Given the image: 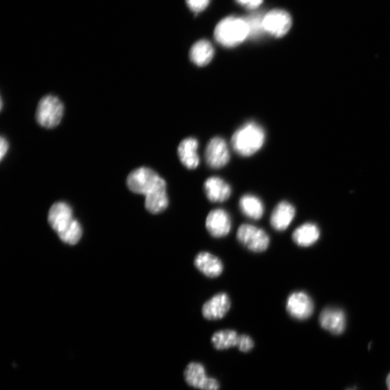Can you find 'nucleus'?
<instances>
[{"instance_id":"nucleus-1","label":"nucleus","mask_w":390,"mask_h":390,"mask_svg":"<svg viewBox=\"0 0 390 390\" xmlns=\"http://www.w3.org/2000/svg\"><path fill=\"white\" fill-rule=\"evenodd\" d=\"M49 222L64 242L74 245L80 241L81 226L74 219L72 209L65 203H57L51 206Z\"/></svg>"},{"instance_id":"nucleus-2","label":"nucleus","mask_w":390,"mask_h":390,"mask_svg":"<svg viewBox=\"0 0 390 390\" xmlns=\"http://www.w3.org/2000/svg\"><path fill=\"white\" fill-rule=\"evenodd\" d=\"M265 133L254 121L247 122L234 134L232 139L234 150L240 155L251 156L263 146Z\"/></svg>"},{"instance_id":"nucleus-3","label":"nucleus","mask_w":390,"mask_h":390,"mask_svg":"<svg viewBox=\"0 0 390 390\" xmlns=\"http://www.w3.org/2000/svg\"><path fill=\"white\" fill-rule=\"evenodd\" d=\"M214 35L220 44L232 48L241 44L250 37V28L245 19L228 17L217 26Z\"/></svg>"},{"instance_id":"nucleus-4","label":"nucleus","mask_w":390,"mask_h":390,"mask_svg":"<svg viewBox=\"0 0 390 390\" xmlns=\"http://www.w3.org/2000/svg\"><path fill=\"white\" fill-rule=\"evenodd\" d=\"M127 185L133 192L145 195L146 197L167 188L165 180L147 167H141L132 171L128 177Z\"/></svg>"},{"instance_id":"nucleus-5","label":"nucleus","mask_w":390,"mask_h":390,"mask_svg":"<svg viewBox=\"0 0 390 390\" xmlns=\"http://www.w3.org/2000/svg\"><path fill=\"white\" fill-rule=\"evenodd\" d=\"M63 115L64 105L61 101L55 96L48 95L40 100L35 119L41 126L50 129L59 125Z\"/></svg>"},{"instance_id":"nucleus-6","label":"nucleus","mask_w":390,"mask_h":390,"mask_svg":"<svg viewBox=\"0 0 390 390\" xmlns=\"http://www.w3.org/2000/svg\"><path fill=\"white\" fill-rule=\"evenodd\" d=\"M238 241L253 253H263L268 250L270 237L262 228L251 224H242L237 235Z\"/></svg>"},{"instance_id":"nucleus-7","label":"nucleus","mask_w":390,"mask_h":390,"mask_svg":"<svg viewBox=\"0 0 390 390\" xmlns=\"http://www.w3.org/2000/svg\"><path fill=\"white\" fill-rule=\"evenodd\" d=\"M291 17L285 10H273L264 16L263 26L264 31L274 37H285L291 29Z\"/></svg>"},{"instance_id":"nucleus-8","label":"nucleus","mask_w":390,"mask_h":390,"mask_svg":"<svg viewBox=\"0 0 390 390\" xmlns=\"http://www.w3.org/2000/svg\"><path fill=\"white\" fill-rule=\"evenodd\" d=\"M186 382L191 387L201 390H219L220 384L215 378L206 375L204 366L200 363L192 362L185 371Z\"/></svg>"},{"instance_id":"nucleus-9","label":"nucleus","mask_w":390,"mask_h":390,"mask_svg":"<svg viewBox=\"0 0 390 390\" xmlns=\"http://www.w3.org/2000/svg\"><path fill=\"white\" fill-rule=\"evenodd\" d=\"M232 219L228 212L221 208L211 210L205 221L207 232L215 238L227 236L232 229Z\"/></svg>"},{"instance_id":"nucleus-10","label":"nucleus","mask_w":390,"mask_h":390,"mask_svg":"<svg viewBox=\"0 0 390 390\" xmlns=\"http://www.w3.org/2000/svg\"><path fill=\"white\" fill-rule=\"evenodd\" d=\"M205 160L212 169H221L230 160V153L226 141L219 137L212 138L207 146Z\"/></svg>"},{"instance_id":"nucleus-11","label":"nucleus","mask_w":390,"mask_h":390,"mask_svg":"<svg viewBox=\"0 0 390 390\" xmlns=\"http://www.w3.org/2000/svg\"><path fill=\"white\" fill-rule=\"evenodd\" d=\"M287 310L289 314L298 321L307 320L314 312L312 298L304 292H294L288 298Z\"/></svg>"},{"instance_id":"nucleus-12","label":"nucleus","mask_w":390,"mask_h":390,"mask_svg":"<svg viewBox=\"0 0 390 390\" xmlns=\"http://www.w3.org/2000/svg\"><path fill=\"white\" fill-rule=\"evenodd\" d=\"M230 308V300L226 293H220L212 297L202 309L203 316L208 321L223 319Z\"/></svg>"},{"instance_id":"nucleus-13","label":"nucleus","mask_w":390,"mask_h":390,"mask_svg":"<svg viewBox=\"0 0 390 390\" xmlns=\"http://www.w3.org/2000/svg\"><path fill=\"white\" fill-rule=\"evenodd\" d=\"M204 191L212 203H223L232 194V188L220 177L212 176L204 184Z\"/></svg>"},{"instance_id":"nucleus-14","label":"nucleus","mask_w":390,"mask_h":390,"mask_svg":"<svg viewBox=\"0 0 390 390\" xmlns=\"http://www.w3.org/2000/svg\"><path fill=\"white\" fill-rule=\"evenodd\" d=\"M296 209L287 201H282L274 208L271 217V226L278 232H283L288 228L294 219Z\"/></svg>"},{"instance_id":"nucleus-15","label":"nucleus","mask_w":390,"mask_h":390,"mask_svg":"<svg viewBox=\"0 0 390 390\" xmlns=\"http://www.w3.org/2000/svg\"><path fill=\"white\" fill-rule=\"evenodd\" d=\"M320 323L325 330L330 332L340 334L346 329L345 314L339 309L327 308L321 314Z\"/></svg>"},{"instance_id":"nucleus-16","label":"nucleus","mask_w":390,"mask_h":390,"mask_svg":"<svg viewBox=\"0 0 390 390\" xmlns=\"http://www.w3.org/2000/svg\"><path fill=\"white\" fill-rule=\"evenodd\" d=\"M194 265L198 271L208 278L220 276L223 271L221 260L209 253L202 252L194 259Z\"/></svg>"},{"instance_id":"nucleus-17","label":"nucleus","mask_w":390,"mask_h":390,"mask_svg":"<svg viewBox=\"0 0 390 390\" xmlns=\"http://www.w3.org/2000/svg\"><path fill=\"white\" fill-rule=\"evenodd\" d=\"M198 142L196 139L189 137L181 142L178 154L182 164L189 169H196L200 164L198 153Z\"/></svg>"},{"instance_id":"nucleus-18","label":"nucleus","mask_w":390,"mask_h":390,"mask_svg":"<svg viewBox=\"0 0 390 390\" xmlns=\"http://www.w3.org/2000/svg\"><path fill=\"white\" fill-rule=\"evenodd\" d=\"M214 56V48L207 40H201L191 48L189 57L191 61L199 66L207 65Z\"/></svg>"},{"instance_id":"nucleus-19","label":"nucleus","mask_w":390,"mask_h":390,"mask_svg":"<svg viewBox=\"0 0 390 390\" xmlns=\"http://www.w3.org/2000/svg\"><path fill=\"white\" fill-rule=\"evenodd\" d=\"M239 208L242 214L253 220L262 219L264 212V204L255 195L247 194L239 201Z\"/></svg>"},{"instance_id":"nucleus-20","label":"nucleus","mask_w":390,"mask_h":390,"mask_svg":"<svg viewBox=\"0 0 390 390\" xmlns=\"http://www.w3.org/2000/svg\"><path fill=\"white\" fill-rule=\"evenodd\" d=\"M320 229L315 224L305 223L294 230L292 238L300 246H310L320 238Z\"/></svg>"},{"instance_id":"nucleus-21","label":"nucleus","mask_w":390,"mask_h":390,"mask_svg":"<svg viewBox=\"0 0 390 390\" xmlns=\"http://www.w3.org/2000/svg\"><path fill=\"white\" fill-rule=\"evenodd\" d=\"M240 335L232 330H224L216 332L212 337V344L217 350H226L237 347L239 344Z\"/></svg>"},{"instance_id":"nucleus-22","label":"nucleus","mask_w":390,"mask_h":390,"mask_svg":"<svg viewBox=\"0 0 390 390\" xmlns=\"http://www.w3.org/2000/svg\"><path fill=\"white\" fill-rule=\"evenodd\" d=\"M169 205L167 189L158 190L146 197L145 206L151 214H158L164 212Z\"/></svg>"},{"instance_id":"nucleus-23","label":"nucleus","mask_w":390,"mask_h":390,"mask_svg":"<svg viewBox=\"0 0 390 390\" xmlns=\"http://www.w3.org/2000/svg\"><path fill=\"white\" fill-rule=\"evenodd\" d=\"M264 16V15L259 12L246 17L245 20L250 28V38L258 39L265 33L263 26Z\"/></svg>"},{"instance_id":"nucleus-24","label":"nucleus","mask_w":390,"mask_h":390,"mask_svg":"<svg viewBox=\"0 0 390 390\" xmlns=\"http://www.w3.org/2000/svg\"><path fill=\"white\" fill-rule=\"evenodd\" d=\"M254 346H255V343L249 335H246V334L240 335V340L238 346V349L240 351L243 353L249 352L251 350H253Z\"/></svg>"},{"instance_id":"nucleus-25","label":"nucleus","mask_w":390,"mask_h":390,"mask_svg":"<svg viewBox=\"0 0 390 390\" xmlns=\"http://www.w3.org/2000/svg\"><path fill=\"white\" fill-rule=\"evenodd\" d=\"M188 7L195 12H200L206 9L210 0H186Z\"/></svg>"},{"instance_id":"nucleus-26","label":"nucleus","mask_w":390,"mask_h":390,"mask_svg":"<svg viewBox=\"0 0 390 390\" xmlns=\"http://www.w3.org/2000/svg\"><path fill=\"white\" fill-rule=\"evenodd\" d=\"M236 1L246 9L255 10L261 6L263 0H236Z\"/></svg>"},{"instance_id":"nucleus-27","label":"nucleus","mask_w":390,"mask_h":390,"mask_svg":"<svg viewBox=\"0 0 390 390\" xmlns=\"http://www.w3.org/2000/svg\"><path fill=\"white\" fill-rule=\"evenodd\" d=\"M9 145L8 141L4 137H1V141H0V158L1 160L4 158L8 151Z\"/></svg>"},{"instance_id":"nucleus-28","label":"nucleus","mask_w":390,"mask_h":390,"mask_svg":"<svg viewBox=\"0 0 390 390\" xmlns=\"http://www.w3.org/2000/svg\"><path fill=\"white\" fill-rule=\"evenodd\" d=\"M387 384L388 389L390 390V374L388 375L387 378Z\"/></svg>"},{"instance_id":"nucleus-29","label":"nucleus","mask_w":390,"mask_h":390,"mask_svg":"<svg viewBox=\"0 0 390 390\" xmlns=\"http://www.w3.org/2000/svg\"><path fill=\"white\" fill-rule=\"evenodd\" d=\"M348 390H354V389H348Z\"/></svg>"}]
</instances>
